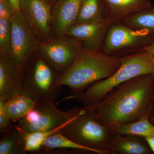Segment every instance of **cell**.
Masks as SVG:
<instances>
[{"instance_id":"cell-21","label":"cell","mask_w":154,"mask_h":154,"mask_svg":"<svg viewBox=\"0 0 154 154\" xmlns=\"http://www.w3.org/2000/svg\"><path fill=\"white\" fill-rule=\"evenodd\" d=\"M149 116L133 122L122 125L116 130V133L120 134H133L143 137H154V126L151 123Z\"/></svg>"},{"instance_id":"cell-17","label":"cell","mask_w":154,"mask_h":154,"mask_svg":"<svg viewBox=\"0 0 154 154\" xmlns=\"http://www.w3.org/2000/svg\"><path fill=\"white\" fill-rule=\"evenodd\" d=\"M36 105L34 100L21 93L7 101L5 111L11 121L15 123L24 117Z\"/></svg>"},{"instance_id":"cell-15","label":"cell","mask_w":154,"mask_h":154,"mask_svg":"<svg viewBox=\"0 0 154 154\" xmlns=\"http://www.w3.org/2000/svg\"><path fill=\"white\" fill-rule=\"evenodd\" d=\"M108 149L112 154H151L153 152L142 137L116 133L109 142Z\"/></svg>"},{"instance_id":"cell-14","label":"cell","mask_w":154,"mask_h":154,"mask_svg":"<svg viewBox=\"0 0 154 154\" xmlns=\"http://www.w3.org/2000/svg\"><path fill=\"white\" fill-rule=\"evenodd\" d=\"M21 93V79L9 54H0V97L8 101Z\"/></svg>"},{"instance_id":"cell-26","label":"cell","mask_w":154,"mask_h":154,"mask_svg":"<svg viewBox=\"0 0 154 154\" xmlns=\"http://www.w3.org/2000/svg\"><path fill=\"white\" fill-rule=\"evenodd\" d=\"M144 138L145 139L147 143L148 144L150 149H151L152 151L154 153V137H147Z\"/></svg>"},{"instance_id":"cell-3","label":"cell","mask_w":154,"mask_h":154,"mask_svg":"<svg viewBox=\"0 0 154 154\" xmlns=\"http://www.w3.org/2000/svg\"><path fill=\"white\" fill-rule=\"evenodd\" d=\"M120 60L119 68L110 78L93 83L82 93L63 100L75 99L85 107L92 106L122 83L142 75L154 74V58L143 48L120 57Z\"/></svg>"},{"instance_id":"cell-12","label":"cell","mask_w":154,"mask_h":154,"mask_svg":"<svg viewBox=\"0 0 154 154\" xmlns=\"http://www.w3.org/2000/svg\"><path fill=\"white\" fill-rule=\"evenodd\" d=\"M83 0H58L51 11V26L52 37L65 35L68 30L75 23Z\"/></svg>"},{"instance_id":"cell-19","label":"cell","mask_w":154,"mask_h":154,"mask_svg":"<svg viewBox=\"0 0 154 154\" xmlns=\"http://www.w3.org/2000/svg\"><path fill=\"white\" fill-rule=\"evenodd\" d=\"M122 22L135 29L146 32L154 40V6L127 18Z\"/></svg>"},{"instance_id":"cell-28","label":"cell","mask_w":154,"mask_h":154,"mask_svg":"<svg viewBox=\"0 0 154 154\" xmlns=\"http://www.w3.org/2000/svg\"><path fill=\"white\" fill-rule=\"evenodd\" d=\"M149 119L151 123L154 126V100L150 112L149 114Z\"/></svg>"},{"instance_id":"cell-1","label":"cell","mask_w":154,"mask_h":154,"mask_svg":"<svg viewBox=\"0 0 154 154\" xmlns=\"http://www.w3.org/2000/svg\"><path fill=\"white\" fill-rule=\"evenodd\" d=\"M154 100V74L142 75L117 86L100 102L88 106L99 121L115 131L122 125L149 116Z\"/></svg>"},{"instance_id":"cell-13","label":"cell","mask_w":154,"mask_h":154,"mask_svg":"<svg viewBox=\"0 0 154 154\" xmlns=\"http://www.w3.org/2000/svg\"><path fill=\"white\" fill-rule=\"evenodd\" d=\"M112 24L123 22L127 18L149 8L150 0H102Z\"/></svg>"},{"instance_id":"cell-27","label":"cell","mask_w":154,"mask_h":154,"mask_svg":"<svg viewBox=\"0 0 154 154\" xmlns=\"http://www.w3.org/2000/svg\"><path fill=\"white\" fill-rule=\"evenodd\" d=\"M12 4L14 11H20V0H9Z\"/></svg>"},{"instance_id":"cell-25","label":"cell","mask_w":154,"mask_h":154,"mask_svg":"<svg viewBox=\"0 0 154 154\" xmlns=\"http://www.w3.org/2000/svg\"><path fill=\"white\" fill-rule=\"evenodd\" d=\"M143 49L148 51L154 58V42L143 48Z\"/></svg>"},{"instance_id":"cell-5","label":"cell","mask_w":154,"mask_h":154,"mask_svg":"<svg viewBox=\"0 0 154 154\" xmlns=\"http://www.w3.org/2000/svg\"><path fill=\"white\" fill-rule=\"evenodd\" d=\"M50 65L38 50L25 64L21 72V93L36 104L54 102L62 90L58 87L60 75Z\"/></svg>"},{"instance_id":"cell-7","label":"cell","mask_w":154,"mask_h":154,"mask_svg":"<svg viewBox=\"0 0 154 154\" xmlns=\"http://www.w3.org/2000/svg\"><path fill=\"white\" fill-rule=\"evenodd\" d=\"M76 110L75 107L66 111H62L57 108L54 102L39 103L20 119L17 125L26 132L51 130L66 123Z\"/></svg>"},{"instance_id":"cell-2","label":"cell","mask_w":154,"mask_h":154,"mask_svg":"<svg viewBox=\"0 0 154 154\" xmlns=\"http://www.w3.org/2000/svg\"><path fill=\"white\" fill-rule=\"evenodd\" d=\"M120 64V57L107 55L83 45L71 66L60 74L57 86H67L72 95L79 94L93 83L110 78Z\"/></svg>"},{"instance_id":"cell-22","label":"cell","mask_w":154,"mask_h":154,"mask_svg":"<svg viewBox=\"0 0 154 154\" xmlns=\"http://www.w3.org/2000/svg\"><path fill=\"white\" fill-rule=\"evenodd\" d=\"M11 44V18H0V54H9Z\"/></svg>"},{"instance_id":"cell-11","label":"cell","mask_w":154,"mask_h":154,"mask_svg":"<svg viewBox=\"0 0 154 154\" xmlns=\"http://www.w3.org/2000/svg\"><path fill=\"white\" fill-rule=\"evenodd\" d=\"M111 24L107 17L95 22L76 23L69 28L65 35L80 40L89 49L102 51L105 36Z\"/></svg>"},{"instance_id":"cell-20","label":"cell","mask_w":154,"mask_h":154,"mask_svg":"<svg viewBox=\"0 0 154 154\" xmlns=\"http://www.w3.org/2000/svg\"><path fill=\"white\" fill-rule=\"evenodd\" d=\"M71 149L72 150L97 154L94 150L76 143L65 136L60 132L57 131L51 135L45 141L42 149L51 150L54 149Z\"/></svg>"},{"instance_id":"cell-9","label":"cell","mask_w":154,"mask_h":154,"mask_svg":"<svg viewBox=\"0 0 154 154\" xmlns=\"http://www.w3.org/2000/svg\"><path fill=\"white\" fill-rule=\"evenodd\" d=\"M83 45L77 38L64 35L41 43L38 51L50 65L61 73L71 66Z\"/></svg>"},{"instance_id":"cell-6","label":"cell","mask_w":154,"mask_h":154,"mask_svg":"<svg viewBox=\"0 0 154 154\" xmlns=\"http://www.w3.org/2000/svg\"><path fill=\"white\" fill-rule=\"evenodd\" d=\"M11 21V44L9 55L20 75L25 64L38 51L41 42L21 11H15Z\"/></svg>"},{"instance_id":"cell-10","label":"cell","mask_w":154,"mask_h":154,"mask_svg":"<svg viewBox=\"0 0 154 154\" xmlns=\"http://www.w3.org/2000/svg\"><path fill=\"white\" fill-rule=\"evenodd\" d=\"M52 7L49 0H20V11L41 43L52 38Z\"/></svg>"},{"instance_id":"cell-8","label":"cell","mask_w":154,"mask_h":154,"mask_svg":"<svg viewBox=\"0 0 154 154\" xmlns=\"http://www.w3.org/2000/svg\"><path fill=\"white\" fill-rule=\"evenodd\" d=\"M154 40L146 32L137 30L120 22L113 23L107 30L102 51L119 57L131 50L150 44Z\"/></svg>"},{"instance_id":"cell-18","label":"cell","mask_w":154,"mask_h":154,"mask_svg":"<svg viewBox=\"0 0 154 154\" xmlns=\"http://www.w3.org/2000/svg\"><path fill=\"white\" fill-rule=\"evenodd\" d=\"M107 17L102 0H83L75 24L95 22Z\"/></svg>"},{"instance_id":"cell-29","label":"cell","mask_w":154,"mask_h":154,"mask_svg":"<svg viewBox=\"0 0 154 154\" xmlns=\"http://www.w3.org/2000/svg\"><path fill=\"white\" fill-rule=\"evenodd\" d=\"M57 1L58 0H49L50 2L51 3L53 6V5H54V4H55Z\"/></svg>"},{"instance_id":"cell-24","label":"cell","mask_w":154,"mask_h":154,"mask_svg":"<svg viewBox=\"0 0 154 154\" xmlns=\"http://www.w3.org/2000/svg\"><path fill=\"white\" fill-rule=\"evenodd\" d=\"M15 12L9 0H0V18H11Z\"/></svg>"},{"instance_id":"cell-23","label":"cell","mask_w":154,"mask_h":154,"mask_svg":"<svg viewBox=\"0 0 154 154\" xmlns=\"http://www.w3.org/2000/svg\"><path fill=\"white\" fill-rule=\"evenodd\" d=\"M7 100L0 97V133L6 132L14 125L6 114L5 105Z\"/></svg>"},{"instance_id":"cell-16","label":"cell","mask_w":154,"mask_h":154,"mask_svg":"<svg viewBox=\"0 0 154 154\" xmlns=\"http://www.w3.org/2000/svg\"><path fill=\"white\" fill-rule=\"evenodd\" d=\"M27 153L25 135L17 125L14 124L8 131L1 133L0 154Z\"/></svg>"},{"instance_id":"cell-4","label":"cell","mask_w":154,"mask_h":154,"mask_svg":"<svg viewBox=\"0 0 154 154\" xmlns=\"http://www.w3.org/2000/svg\"><path fill=\"white\" fill-rule=\"evenodd\" d=\"M60 131L71 140L98 154H111L108 144L116 133L99 121L94 110L85 106L77 107L74 115Z\"/></svg>"}]
</instances>
